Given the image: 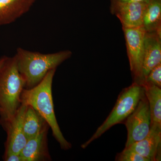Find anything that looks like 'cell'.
Returning a JSON list of instances; mask_svg holds the SVG:
<instances>
[{"label":"cell","instance_id":"cell-10","mask_svg":"<svg viewBox=\"0 0 161 161\" xmlns=\"http://www.w3.org/2000/svg\"><path fill=\"white\" fill-rule=\"evenodd\" d=\"M125 148L135 151L149 161H161V128L150 126V132L145 138Z\"/></svg>","mask_w":161,"mask_h":161},{"label":"cell","instance_id":"cell-6","mask_svg":"<svg viewBox=\"0 0 161 161\" xmlns=\"http://www.w3.org/2000/svg\"><path fill=\"white\" fill-rule=\"evenodd\" d=\"M133 82L140 84L146 31L142 27L122 28Z\"/></svg>","mask_w":161,"mask_h":161},{"label":"cell","instance_id":"cell-15","mask_svg":"<svg viewBox=\"0 0 161 161\" xmlns=\"http://www.w3.org/2000/svg\"><path fill=\"white\" fill-rule=\"evenodd\" d=\"M142 27L146 32H161V0H150L147 3Z\"/></svg>","mask_w":161,"mask_h":161},{"label":"cell","instance_id":"cell-8","mask_svg":"<svg viewBox=\"0 0 161 161\" xmlns=\"http://www.w3.org/2000/svg\"><path fill=\"white\" fill-rule=\"evenodd\" d=\"M147 5V3L136 2H111L110 12L119 19L122 28L142 27Z\"/></svg>","mask_w":161,"mask_h":161},{"label":"cell","instance_id":"cell-18","mask_svg":"<svg viewBox=\"0 0 161 161\" xmlns=\"http://www.w3.org/2000/svg\"><path fill=\"white\" fill-rule=\"evenodd\" d=\"M3 159L6 161H23L20 153H10L4 155Z\"/></svg>","mask_w":161,"mask_h":161},{"label":"cell","instance_id":"cell-20","mask_svg":"<svg viewBox=\"0 0 161 161\" xmlns=\"http://www.w3.org/2000/svg\"><path fill=\"white\" fill-rule=\"evenodd\" d=\"M6 57H3V58H1L0 59V69L3 66V63L5 62V60H6Z\"/></svg>","mask_w":161,"mask_h":161},{"label":"cell","instance_id":"cell-19","mask_svg":"<svg viewBox=\"0 0 161 161\" xmlns=\"http://www.w3.org/2000/svg\"><path fill=\"white\" fill-rule=\"evenodd\" d=\"M150 0H110V2H122V3H128V2H136V3H147Z\"/></svg>","mask_w":161,"mask_h":161},{"label":"cell","instance_id":"cell-7","mask_svg":"<svg viewBox=\"0 0 161 161\" xmlns=\"http://www.w3.org/2000/svg\"><path fill=\"white\" fill-rule=\"evenodd\" d=\"M26 106V105L21 104L12 118L0 122L7 133L4 155L20 153L27 142V139L23 130V119Z\"/></svg>","mask_w":161,"mask_h":161},{"label":"cell","instance_id":"cell-4","mask_svg":"<svg viewBox=\"0 0 161 161\" xmlns=\"http://www.w3.org/2000/svg\"><path fill=\"white\" fill-rule=\"evenodd\" d=\"M144 94L143 86L136 82H133L130 86L123 89L119 95L109 115L103 123L98 127L92 137L81 145V148L85 149L113 126L123 123L124 121L135 109Z\"/></svg>","mask_w":161,"mask_h":161},{"label":"cell","instance_id":"cell-5","mask_svg":"<svg viewBox=\"0 0 161 161\" xmlns=\"http://www.w3.org/2000/svg\"><path fill=\"white\" fill-rule=\"evenodd\" d=\"M127 130L125 148L145 138L150 131L151 115L145 92L134 111L124 121Z\"/></svg>","mask_w":161,"mask_h":161},{"label":"cell","instance_id":"cell-17","mask_svg":"<svg viewBox=\"0 0 161 161\" xmlns=\"http://www.w3.org/2000/svg\"><path fill=\"white\" fill-rule=\"evenodd\" d=\"M144 84L153 85L161 88V63L150 71L142 85Z\"/></svg>","mask_w":161,"mask_h":161},{"label":"cell","instance_id":"cell-16","mask_svg":"<svg viewBox=\"0 0 161 161\" xmlns=\"http://www.w3.org/2000/svg\"><path fill=\"white\" fill-rule=\"evenodd\" d=\"M116 161H149L133 150L125 148L122 152L119 153L115 157Z\"/></svg>","mask_w":161,"mask_h":161},{"label":"cell","instance_id":"cell-3","mask_svg":"<svg viewBox=\"0 0 161 161\" xmlns=\"http://www.w3.org/2000/svg\"><path fill=\"white\" fill-rule=\"evenodd\" d=\"M25 81L18 70L15 57L6 58L0 69V122L9 119L21 106Z\"/></svg>","mask_w":161,"mask_h":161},{"label":"cell","instance_id":"cell-14","mask_svg":"<svg viewBox=\"0 0 161 161\" xmlns=\"http://www.w3.org/2000/svg\"><path fill=\"white\" fill-rule=\"evenodd\" d=\"M142 86L150 108V126L161 128V88L149 84H144Z\"/></svg>","mask_w":161,"mask_h":161},{"label":"cell","instance_id":"cell-9","mask_svg":"<svg viewBox=\"0 0 161 161\" xmlns=\"http://www.w3.org/2000/svg\"><path fill=\"white\" fill-rule=\"evenodd\" d=\"M161 63V32H146L144 38V57L140 85L150 71Z\"/></svg>","mask_w":161,"mask_h":161},{"label":"cell","instance_id":"cell-1","mask_svg":"<svg viewBox=\"0 0 161 161\" xmlns=\"http://www.w3.org/2000/svg\"><path fill=\"white\" fill-rule=\"evenodd\" d=\"M56 69L51 70L39 84L29 89H24L21 95L22 104L32 107L42 115L51 128L53 136L61 149L68 150L72 145L65 139L60 131L54 108L52 83Z\"/></svg>","mask_w":161,"mask_h":161},{"label":"cell","instance_id":"cell-13","mask_svg":"<svg viewBox=\"0 0 161 161\" xmlns=\"http://www.w3.org/2000/svg\"><path fill=\"white\" fill-rule=\"evenodd\" d=\"M35 0H0V25L9 23L28 9Z\"/></svg>","mask_w":161,"mask_h":161},{"label":"cell","instance_id":"cell-2","mask_svg":"<svg viewBox=\"0 0 161 161\" xmlns=\"http://www.w3.org/2000/svg\"><path fill=\"white\" fill-rule=\"evenodd\" d=\"M72 55L68 50L44 54L19 48L15 57L18 70L25 81V89L37 85L50 70L56 69Z\"/></svg>","mask_w":161,"mask_h":161},{"label":"cell","instance_id":"cell-12","mask_svg":"<svg viewBox=\"0 0 161 161\" xmlns=\"http://www.w3.org/2000/svg\"><path fill=\"white\" fill-rule=\"evenodd\" d=\"M26 106L23 119V130L28 140L50 127L40 113L31 106Z\"/></svg>","mask_w":161,"mask_h":161},{"label":"cell","instance_id":"cell-11","mask_svg":"<svg viewBox=\"0 0 161 161\" xmlns=\"http://www.w3.org/2000/svg\"><path fill=\"white\" fill-rule=\"evenodd\" d=\"M49 129L27 141L25 147L20 153L23 161L52 160L48 148L47 133Z\"/></svg>","mask_w":161,"mask_h":161}]
</instances>
